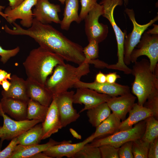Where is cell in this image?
Returning a JSON list of instances; mask_svg holds the SVG:
<instances>
[{
  "label": "cell",
  "instance_id": "1",
  "mask_svg": "<svg viewBox=\"0 0 158 158\" xmlns=\"http://www.w3.org/2000/svg\"><path fill=\"white\" fill-rule=\"evenodd\" d=\"M11 30L12 35H26L40 45L61 57L64 60L78 65L85 60L83 48L70 40L49 24L41 23L34 18L31 26L25 29L16 23Z\"/></svg>",
  "mask_w": 158,
  "mask_h": 158
},
{
  "label": "cell",
  "instance_id": "2",
  "mask_svg": "<svg viewBox=\"0 0 158 158\" xmlns=\"http://www.w3.org/2000/svg\"><path fill=\"white\" fill-rule=\"evenodd\" d=\"M64 61L57 54L40 46L30 51L23 65L27 78L45 85L54 68L65 63Z\"/></svg>",
  "mask_w": 158,
  "mask_h": 158
},
{
  "label": "cell",
  "instance_id": "3",
  "mask_svg": "<svg viewBox=\"0 0 158 158\" xmlns=\"http://www.w3.org/2000/svg\"><path fill=\"white\" fill-rule=\"evenodd\" d=\"M134 63L131 69V74L135 77L132 92L138 98L137 103L143 106L150 94L158 90V65L153 73L148 60L143 59Z\"/></svg>",
  "mask_w": 158,
  "mask_h": 158
},
{
  "label": "cell",
  "instance_id": "4",
  "mask_svg": "<svg viewBox=\"0 0 158 158\" xmlns=\"http://www.w3.org/2000/svg\"><path fill=\"white\" fill-rule=\"evenodd\" d=\"M81 77L77 67L65 63L55 67L52 75L47 79L45 85L53 96H56L73 87Z\"/></svg>",
  "mask_w": 158,
  "mask_h": 158
},
{
  "label": "cell",
  "instance_id": "5",
  "mask_svg": "<svg viewBox=\"0 0 158 158\" xmlns=\"http://www.w3.org/2000/svg\"><path fill=\"white\" fill-rule=\"evenodd\" d=\"M123 0H102L99 3L103 7L104 13L102 16L109 21L114 30L117 44L118 61L115 64L109 65V69L119 70L125 74H129L131 71L124 62L123 44L126 33L123 32L116 23L114 17V12L115 7L121 6Z\"/></svg>",
  "mask_w": 158,
  "mask_h": 158
},
{
  "label": "cell",
  "instance_id": "6",
  "mask_svg": "<svg viewBox=\"0 0 158 158\" xmlns=\"http://www.w3.org/2000/svg\"><path fill=\"white\" fill-rule=\"evenodd\" d=\"M145 121H140L129 129L118 131L106 137L94 139L89 144L95 147H99L105 144H110L119 148L124 143L141 138L145 132Z\"/></svg>",
  "mask_w": 158,
  "mask_h": 158
},
{
  "label": "cell",
  "instance_id": "7",
  "mask_svg": "<svg viewBox=\"0 0 158 158\" xmlns=\"http://www.w3.org/2000/svg\"><path fill=\"white\" fill-rule=\"evenodd\" d=\"M104 12L102 5L97 3L84 19L85 31L88 41L94 40L99 43L107 37L109 32L108 26L99 21V17Z\"/></svg>",
  "mask_w": 158,
  "mask_h": 158
},
{
  "label": "cell",
  "instance_id": "8",
  "mask_svg": "<svg viewBox=\"0 0 158 158\" xmlns=\"http://www.w3.org/2000/svg\"><path fill=\"white\" fill-rule=\"evenodd\" d=\"M130 55L131 62L134 63L140 56L145 55L149 59L150 68L153 73L158 65V34L151 35L145 32Z\"/></svg>",
  "mask_w": 158,
  "mask_h": 158
},
{
  "label": "cell",
  "instance_id": "9",
  "mask_svg": "<svg viewBox=\"0 0 158 158\" xmlns=\"http://www.w3.org/2000/svg\"><path fill=\"white\" fill-rule=\"evenodd\" d=\"M125 12L132 21L133 25L132 32L127 35H126L124 42V62L127 66L131 63L130 54L139 42L142 35L149 26L158 20V16L157 15L148 23L141 25L136 22L134 12L133 9L126 8Z\"/></svg>",
  "mask_w": 158,
  "mask_h": 158
},
{
  "label": "cell",
  "instance_id": "10",
  "mask_svg": "<svg viewBox=\"0 0 158 158\" xmlns=\"http://www.w3.org/2000/svg\"><path fill=\"white\" fill-rule=\"evenodd\" d=\"M0 116L3 117V135L1 138L0 147L5 140H10L17 137L35 125L42 123L39 120L26 119L15 121L8 116L0 108Z\"/></svg>",
  "mask_w": 158,
  "mask_h": 158
},
{
  "label": "cell",
  "instance_id": "11",
  "mask_svg": "<svg viewBox=\"0 0 158 158\" xmlns=\"http://www.w3.org/2000/svg\"><path fill=\"white\" fill-rule=\"evenodd\" d=\"M38 0H24L20 5L12 9L8 6L5 8L4 13L6 20L12 24L17 19L21 20L20 24L27 28L32 25L34 18L32 9L36 4Z\"/></svg>",
  "mask_w": 158,
  "mask_h": 158
},
{
  "label": "cell",
  "instance_id": "12",
  "mask_svg": "<svg viewBox=\"0 0 158 158\" xmlns=\"http://www.w3.org/2000/svg\"><path fill=\"white\" fill-rule=\"evenodd\" d=\"M74 93L73 91H67L55 96L62 128L76 121L80 116L79 114L73 106Z\"/></svg>",
  "mask_w": 158,
  "mask_h": 158
},
{
  "label": "cell",
  "instance_id": "13",
  "mask_svg": "<svg viewBox=\"0 0 158 158\" xmlns=\"http://www.w3.org/2000/svg\"><path fill=\"white\" fill-rule=\"evenodd\" d=\"M35 6L33 16L37 21L45 24L52 22L60 23L58 13L61 10L59 5L51 3L49 0H38Z\"/></svg>",
  "mask_w": 158,
  "mask_h": 158
},
{
  "label": "cell",
  "instance_id": "14",
  "mask_svg": "<svg viewBox=\"0 0 158 158\" xmlns=\"http://www.w3.org/2000/svg\"><path fill=\"white\" fill-rule=\"evenodd\" d=\"M73 96V103L84 105V107L80 111L81 113L100 104L107 102L111 97L99 93L87 88H77Z\"/></svg>",
  "mask_w": 158,
  "mask_h": 158
},
{
  "label": "cell",
  "instance_id": "15",
  "mask_svg": "<svg viewBox=\"0 0 158 158\" xmlns=\"http://www.w3.org/2000/svg\"><path fill=\"white\" fill-rule=\"evenodd\" d=\"M73 87L76 88H89L111 97L120 96L130 92V87L128 85L116 83H111L107 82L103 83H99L95 81L92 83H86L78 80L75 84Z\"/></svg>",
  "mask_w": 158,
  "mask_h": 158
},
{
  "label": "cell",
  "instance_id": "16",
  "mask_svg": "<svg viewBox=\"0 0 158 158\" xmlns=\"http://www.w3.org/2000/svg\"><path fill=\"white\" fill-rule=\"evenodd\" d=\"M93 140L91 135L82 142L71 144V140L51 146L42 152L50 158H61L64 157L72 158L84 146Z\"/></svg>",
  "mask_w": 158,
  "mask_h": 158
},
{
  "label": "cell",
  "instance_id": "17",
  "mask_svg": "<svg viewBox=\"0 0 158 158\" xmlns=\"http://www.w3.org/2000/svg\"><path fill=\"white\" fill-rule=\"evenodd\" d=\"M42 140L49 137L62 128L56 103L55 96L49 107L44 120L42 123Z\"/></svg>",
  "mask_w": 158,
  "mask_h": 158
},
{
  "label": "cell",
  "instance_id": "18",
  "mask_svg": "<svg viewBox=\"0 0 158 158\" xmlns=\"http://www.w3.org/2000/svg\"><path fill=\"white\" fill-rule=\"evenodd\" d=\"M136 97L130 92L119 97H111L107 102L110 110L122 121L135 103Z\"/></svg>",
  "mask_w": 158,
  "mask_h": 158
},
{
  "label": "cell",
  "instance_id": "19",
  "mask_svg": "<svg viewBox=\"0 0 158 158\" xmlns=\"http://www.w3.org/2000/svg\"><path fill=\"white\" fill-rule=\"evenodd\" d=\"M28 102L9 97H2L0 108L4 113L17 121L27 119Z\"/></svg>",
  "mask_w": 158,
  "mask_h": 158
},
{
  "label": "cell",
  "instance_id": "20",
  "mask_svg": "<svg viewBox=\"0 0 158 158\" xmlns=\"http://www.w3.org/2000/svg\"><path fill=\"white\" fill-rule=\"evenodd\" d=\"M26 80L27 93L29 99L49 107L53 97L51 92L45 85L28 78Z\"/></svg>",
  "mask_w": 158,
  "mask_h": 158
},
{
  "label": "cell",
  "instance_id": "21",
  "mask_svg": "<svg viewBox=\"0 0 158 158\" xmlns=\"http://www.w3.org/2000/svg\"><path fill=\"white\" fill-rule=\"evenodd\" d=\"M68 140L57 142L50 138L47 143L29 145H17L15 147L11 158H31L36 154L42 152L49 147L66 142Z\"/></svg>",
  "mask_w": 158,
  "mask_h": 158
},
{
  "label": "cell",
  "instance_id": "22",
  "mask_svg": "<svg viewBox=\"0 0 158 158\" xmlns=\"http://www.w3.org/2000/svg\"><path fill=\"white\" fill-rule=\"evenodd\" d=\"M128 113L129 116L127 118L121 122L119 131L132 128L133 125L150 116H153V113L150 110L137 103H135Z\"/></svg>",
  "mask_w": 158,
  "mask_h": 158
},
{
  "label": "cell",
  "instance_id": "23",
  "mask_svg": "<svg viewBox=\"0 0 158 158\" xmlns=\"http://www.w3.org/2000/svg\"><path fill=\"white\" fill-rule=\"evenodd\" d=\"M11 85L7 91L2 90V97H9L28 102L30 99L27 93L26 81L16 75L11 76Z\"/></svg>",
  "mask_w": 158,
  "mask_h": 158
},
{
  "label": "cell",
  "instance_id": "24",
  "mask_svg": "<svg viewBox=\"0 0 158 158\" xmlns=\"http://www.w3.org/2000/svg\"><path fill=\"white\" fill-rule=\"evenodd\" d=\"M65 4L63 18L60 24L62 30H68L73 22L80 23L81 21L78 14L79 0H66Z\"/></svg>",
  "mask_w": 158,
  "mask_h": 158
},
{
  "label": "cell",
  "instance_id": "25",
  "mask_svg": "<svg viewBox=\"0 0 158 158\" xmlns=\"http://www.w3.org/2000/svg\"><path fill=\"white\" fill-rule=\"evenodd\" d=\"M121 120L115 114H111L96 128L95 131L91 135L93 140L104 135L112 134L118 131Z\"/></svg>",
  "mask_w": 158,
  "mask_h": 158
},
{
  "label": "cell",
  "instance_id": "26",
  "mask_svg": "<svg viewBox=\"0 0 158 158\" xmlns=\"http://www.w3.org/2000/svg\"><path fill=\"white\" fill-rule=\"evenodd\" d=\"M111 110L107 102L103 103L87 110L88 121L96 128L110 115Z\"/></svg>",
  "mask_w": 158,
  "mask_h": 158
},
{
  "label": "cell",
  "instance_id": "27",
  "mask_svg": "<svg viewBox=\"0 0 158 158\" xmlns=\"http://www.w3.org/2000/svg\"><path fill=\"white\" fill-rule=\"evenodd\" d=\"M35 125L17 137L18 144L29 145L39 144L42 140V124Z\"/></svg>",
  "mask_w": 158,
  "mask_h": 158
},
{
  "label": "cell",
  "instance_id": "28",
  "mask_svg": "<svg viewBox=\"0 0 158 158\" xmlns=\"http://www.w3.org/2000/svg\"><path fill=\"white\" fill-rule=\"evenodd\" d=\"M48 107L30 99L28 102L27 119L39 120L42 123L43 122L45 118Z\"/></svg>",
  "mask_w": 158,
  "mask_h": 158
},
{
  "label": "cell",
  "instance_id": "29",
  "mask_svg": "<svg viewBox=\"0 0 158 158\" xmlns=\"http://www.w3.org/2000/svg\"><path fill=\"white\" fill-rule=\"evenodd\" d=\"M145 120V128L141 138L143 140L150 143L158 138V121L153 116L147 118Z\"/></svg>",
  "mask_w": 158,
  "mask_h": 158
},
{
  "label": "cell",
  "instance_id": "30",
  "mask_svg": "<svg viewBox=\"0 0 158 158\" xmlns=\"http://www.w3.org/2000/svg\"><path fill=\"white\" fill-rule=\"evenodd\" d=\"M149 143L140 138L133 141L132 152L134 158H147Z\"/></svg>",
  "mask_w": 158,
  "mask_h": 158
},
{
  "label": "cell",
  "instance_id": "31",
  "mask_svg": "<svg viewBox=\"0 0 158 158\" xmlns=\"http://www.w3.org/2000/svg\"><path fill=\"white\" fill-rule=\"evenodd\" d=\"M99 147H94L88 143L84 146L72 158H101Z\"/></svg>",
  "mask_w": 158,
  "mask_h": 158
},
{
  "label": "cell",
  "instance_id": "32",
  "mask_svg": "<svg viewBox=\"0 0 158 158\" xmlns=\"http://www.w3.org/2000/svg\"><path fill=\"white\" fill-rule=\"evenodd\" d=\"M88 44L83 49V52L85 57L84 61L89 64L92 60L96 59L99 57V44L94 40L89 41Z\"/></svg>",
  "mask_w": 158,
  "mask_h": 158
},
{
  "label": "cell",
  "instance_id": "33",
  "mask_svg": "<svg viewBox=\"0 0 158 158\" xmlns=\"http://www.w3.org/2000/svg\"><path fill=\"white\" fill-rule=\"evenodd\" d=\"M150 110L153 113V116L158 118V90H155L149 95L143 105Z\"/></svg>",
  "mask_w": 158,
  "mask_h": 158
},
{
  "label": "cell",
  "instance_id": "34",
  "mask_svg": "<svg viewBox=\"0 0 158 158\" xmlns=\"http://www.w3.org/2000/svg\"><path fill=\"white\" fill-rule=\"evenodd\" d=\"M101 158H118V151L119 148H116L110 144H105L98 147Z\"/></svg>",
  "mask_w": 158,
  "mask_h": 158
},
{
  "label": "cell",
  "instance_id": "35",
  "mask_svg": "<svg viewBox=\"0 0 158 158\" xmlns=\"http://www.w3.org/2000/svg\"><path fill=\"white\" fill-rule=\"evenodd\" d=\"M97 0H80L81 10L79 16L81 21L84 20L89 11L97 3Z\"/></svg>",
  "mask_w": 158,
  "mask_h": 158
},
{
  "label": "cell",
  "instance_id": "36",
  "mask_svg": "<svg viewBox=\"0 0 158 158\" xmlns=\"http://www.w3.org/2000/svg\"><path fill=\"white\" fill-rule=\"evenodd\" d=\"M133 141L127 142L122 145L119 148L118 151L119 158H133L132 152Z\"/></svg>",
  "mask_w": 158,
  "mask_h": 158
},
{
  "label": "cell",
  "instance_id": "37",
  "mask_svg": "<svg viewBox=\"0 0 158 158\" xmlns=\"http://www.w3.org/2000/svg\"><path fill=\"white\" fill-rule=\"evenodd\" d=\"M1 21L0 20V24ZM20 48L19 47L11 49L6 50L3 49L0 45V61L4 64L6 63L11 57L16 55L19 52Z\"/></svg>",
  "mask_w": 158,
  "mask_h": 158
},
{
  "label": "cell",
  "instance_id": "38",
  "mask_svg": "<svg viewBox=\"0 0 158 158\" xmlns=\"http://www.w3.org/2000/svg\"><path fill=\"white\" fill-rule=\"evenodd\" d=\"M18 144L17 137L12 139L7 146L0 152V158H11L16 146Z\"/></svg>",
  "mask_w": 158,
  "mask_h": 158
},
{
  "label": "cell",
  "instance_id": "39",
  "mask_svg": "<svg viewBox=\"0 0 158 158\" xmlns=\"http://www.w3.org/2000/svg\"><path fill=\"white\" fill-rule=\"evenodd\" d=\"M158 158V138L151 142L148 150V158Z\"/></svg>",
  "mask_w": 158,
  "mask_h": 158
},
{
  "label": "cell",
  "instance_id": "40",
  "mask_svg": "<svg viewBox=\"0 0 158 158\" xmlns=\"http://www.w3.org/2000/svg\"><path fill=\"white\" fill-rule=\"evenodd\" d=\"M106 75V82L111 83H116L118 79L121 78L120 76L116 72L109 73Z\"/></svg>",
  "mask_w": 158,
  "mask_h": 158
},
{
  "label": "cell",
  "instance_id": "41",
  "mask_svg": "<svg viewBox=\"0 0 158 158\" xmlns=\"http://www.w3.org/2000/svg\"><path fill=\"white\" fill-rule=\"evenodd\" d=\"M95 81L99 83H103L106 82V74L101 71H99L96 75Z\"/></svg>",
  "mask_w": 158,
  "mask_h": 158
},
{
  "label": "cell",
  "instance_id": "42",
  "mask_svg": "<svg viewBox=\"0 0 158 158\" xmlns=\"http://www.w3.org/2000/svg\"><path fill=\"white\" fill-rule=\"evenodd\" d=\"M11 78V73H8L5 70L0 69V85H1L2 81L5 79L10 80Z\"/></svg>",
  "mask_w": 158,
  "mask_h": 158
},
{
  "label": "cell",
  "instance_id": "43",
  "mask_svg": "<svg viewBox=\"0 0 158 158\" xmlns=\"http://www.w3.org/2000/svg\"><path fill=\"white\" fill-rule=\"evenodd\" d=\"M9 1V6L13 9L20 5L24 0H8Z\"/></svg>",
  "mask_w": 158,
  "mask_h": 158
},
{
  "label": "cell",
  "instance_id": "44",
  "mask_svg": "<svg viewBox=\"0 0 158 158\" xmlns=\"http://www.w3.org/2000/svg\"><path fill=\"white\" fill-rule=\"evenodd\" d=\"M154 27L153 28L149 30L146 32L151 35L158 34V25L156 24H152Z\"/></svg>",
  "mask_w": 158,
  "mask_h": 158
},
{
  "label": "cell",
  "instance_id": "45",
  "mask_svg": "<svg viewBox=\"0 0 158 158\" xmlns=\"http://www.w3.org/2000/svg\"><path fill=\"white\" fill-rule=\"evenodd\" d=\"M7 80L6 79L3 80L1 85L4 89L3 90L5 91H7L8 90L11 84L10 82Z\"/></svg>",
  "mask_w": 158,
  "mask_h": 158
},
{
  "label": "cell",
  "instance_id": "46",
  "mask_svg": "<svg viewBox=\"0 0 158 158\" xmlns=\"http://www.w3.org/2000/svg\"><path fill=\"white\" fill-rule=\"evenodd\" d=\"M70 131L73 136L78 139H81L82 138L81 136L76 131L72 128L69 129Z\"/></svg>",
  "mask_w": 158,
  "mask_h": 158
},
{
  "label": "cell",
  "instance_id": "47",
  "mask_svg": "<svg viewBox=\"0 0 158 158\" xmlns=\"http://www.w3.org/2000/svg\"><path fill=\"white\" fill-rule=\"evenodd\" d=\"M31 158H50L43 152L38 153L33 156Z\"/></svg>",
  "mask_w": 158,
  "mask_h": 158
},
{
  "label": "cell",
  "instance_id": "48",
  "mask_svg": "<svg viewBox=\"0 0 158 158\" xmlns=\"http://www.w3.org/2000/svg\"><path fill=\"white\" fill-rule=\"evenodd\" d=\"M3 126H0V138L3 136Z\"/></svg>",
  "mask_w": 158,
  "mask_h": 158
},
{
  "label": "cell",
  "instance_id": "49",
  "mask_svg": "<svg viewBox=\"0 0 158 158\" xmlns=\"http://www.w3.org/2000/svg\"><path fill=\"white\" fill-rule=\"evenodd\" d=\"M0 15L6 20V15L4 13H3L2 11H0Z\"/></svg>",
  "mask_w": 158,
  "mask_h": 158
},
{
  "label": "cell",
  "instance_id": "50",
  "mask_svg": "<svg viewBox=\"0 0 158 158\" xmlns=\"http://www.w3.org/2000/svg\"><path fill=\"white\" fill-rule=\"evenodd\" d=\"M62 4H64L66 0H58Z\"/></svg>",
  "mask_w": 158,
  "mask_h": 158
},
{
  "label": "cell",
  "instance_id": "51",
  "mask_svg": "<svg viewBox=\"0 0 158 158\" xmlns=\"http://www.w3.org/2000/svg\"><path fill=\"white\" fill-rule=\"evenodd\" d=\"M5 8V6H1L0 5V11H1L2 10L4 9Z\"/></svg>",
  "mask_w": 158,
  "mask_h": 158
},
{
  "label": "cell",
  "instance_id": "52",
  "mask_svg": "<svg viewBox=\"0 0 158 158\" xmlns=\"http://www.w3.org/2000/svg\"><path fill=\"white\" fill-rule=\"evenodd\" d=\"M124 4L125 6H126L128 3V0H123Z\"/></svg>",
  "mask_w": 158,
  "mask_h": 158
},
{
  "label": "cell",
  "instance_id": "53",
  "mask_svg": "<svg viewBox=\"0 0 158 158\" xmlns=\"http://www.w3.org/2000/svg\"></svg>",
  "mask_w": 158,
  "mask_h": 158
}]
</instances>
